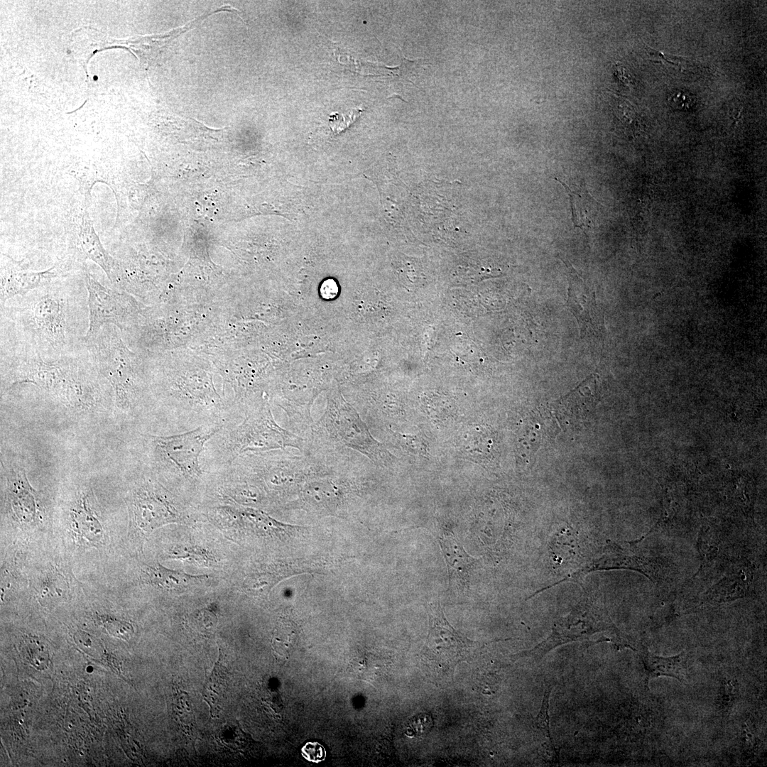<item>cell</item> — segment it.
Instances as JSON below:
<instances>
[{
    "label": "cell",
    "instance_id": "obj_1",
    "mask_svg": "<svg viewBox=\"0 0 767 767\" xmlns=\"http://www.w3.org/2000/svg\"><path fill=\"white\" fill-rule=\"evenodd\" d=\"M295 448L308 451V440L280 426L267 402L249 413L237 423L224 425L206 445L208 470L230 464L248 452Z\"/></svg>",
    "mask_w": 767,
    "mask_h": 767
},
{
    "label": "cell",
    "instance_id": "obj_2",
    "mask_svg": "<svg viewBox=\"0 0 767 767\" xmlns=\"http://www.w3.org/2000/svg\"><path fill=\"white\" fill-rule=\"evenodd\" d=\"M289 448L248 452L233 462L266 493L283 499L299 492L309 480L330 469L328 451L312 445L307 452Z\"/></svg>",
    "mask_w": 767,
    "mask_h": 767
},
{
    "label": "cell",
    "instance_id": "obj_3",
    "mask_svg": "<svg viewBox=\"0 0 767 767\" xmlns=\"http://www.w3.org/2000/svg\"><path fill=\"white\" fill-rule=\"evenodd\" d=\"M50 282L21 296L15 312L16 322L39 352L49 348L54 352H67L76 335L71 325L70 301Z\"/></svg>",
    "mask_w": 767,
    "mask_h": 767
},
{
    "label": "cell",
    "instance_id": "obj_4",
    "mask_svg": "<svg viewBox=\"0 0 767 767\" xmlns=\"http://www.w3.org/2000/svg\"><path fill=\"white\" fill-rule=\"evenodd\" d=\"M306 440L352 450L382 468L392 467L396 459L371 435L360 414L339 396L329 400L324 413L315 422Z\"/></svg>",
    "mask_w": 767,
    "mask_h": 767
},
{
    "label": "cell",
    "instance_id": "obj_5",
    "mask_svg": "<svg viewBox=\"0 0 767 767\" xmlns=\"http://www.w3.org/2000/svg\"><path fill=\"white\" fill-rule=\"evenodd\" d=\"M224 427L205 425L168 435H150L155 464L160 473L173 483L197 486L205 470L201 458L207 443Z\"/></svg>",
    "mask_w": 767,
    "mask_h": 767
},
{
    "label": "cell",
    "instance_id": "obj_6",
    "mask_svg": "<svg viewBox=\"0 0 767 767\" xmlns=\"http://www.w3.org/2000/svg\"><path fill=\"white\" fill-rule=\"evenodd\" d=\"M610 629L616 630L606 609L594 592L584 589L570 611L554 622L550 634L526 655L539 660L558 646L588 640L597 633Z\"/></svg>",
    "mask_w": 767,
    "mask_h": 767
},
{
    "label": "cell",
    "instance_id": "obj_7",
    "mask_svg": "<svg viewBox=\"0 0 767 767\" xmlns=\"http://www.w3.org/2000/svg\"><path fill=\"white\" fill-rule=\"evenodd\" d=\"M428 614L429 629L423 650L427 660L439 668L450 669L470 656L476 643L450 625L438 601L429 604Z\"/></svg>",
    "mask_w": 767,
    "mask_h": 767
},
{
    "label": "cell",
    "instance_id": "obj_8",
    "mask_svg": "<svg viewBox=\"0 0 767 767\" xmlns=\"http://www.w3.org/2000/svg\"><path fill=\"white\" fill-rule=\"evenodd\" d=\"M131 511L136 525L144 532L181 521L185 516L176 497L158 482L144 479L132 493Z\"/></svg>",
    "mask_w": 767,
    "mask_h": 767
},
{
    "label": "cell",
    "instance_id": "obj_9",
    "mask_svg": "<svg viewBox=\"0 0 767 767\" xmlns=\"http://www.w3.org/2000/svg\"><path fill=\"white\" fill-rule=\"evenodd\" d=\"M85 284L88 293V327L84 335V344L93 341L103 326L121 327L125 316L124 296L103 285L90 273L85 272Z\"/></svg>",
    "mask_w": 767,
    "mask_h": 767
},
{
    "label": "cell",
    "instance_id": "obj_10",
    "mask_svg": "<svg viewBox=\"0 0 767 767\" xmlns=\"http://www.w3.org/2000/svg\"><path fill=\"white\" fill-rule=\"evenodd\" d=\"M569 273V288L567 304L579 324L582 335L594 334L602 326V317L595 300L594 292L579 277L572 266L564 261Z\"/></svg>",
    "mask_w": 767,
    "mask_h": 767
},
{
    "label": "cell",
    "instance_id": "obj_11",
    "mask_svg": "<svg viewBox=\"0 0 767 767\" xmlns=\"http://www.w3.org/2000/svg\"><path fill=\"white\" fill-rule=\"evenodd\" d=\"M58 277L55 268L43 271L23 270L14 266L1 268V307L11 298L22 296Z\"/></svg>",
    "mask_w": 767,
    "mask_h": 767
},
{
    "label": "cell",
    "instance_id": "obj_12",
    "mask_svg": "<svg viewBox=\"0 0 767 767\" xmlns=\"http://www.w3.org/2000/svg\"><path fill=\"white\" fill-rule=\"evenodd\" d=\"M78 236L82 254L100 266L111 281L116 266L115 261L104 248L87 212L83 214Z\"/></svg>",
    "mask_w": 767,
    "mask_h": 767
},
{
    "label": "cell",
    "instance_id": "obj_13",
    "mask_svg": "<svg viewBox=\"0 0 767 767\" xmlns=\"http://www.w3.org/2000/svg\"><path fill=\"white\" fill-rule=\"evenodd\" d=\"M439 544L450 570L468 587L469 575L477 560L464 549L457 535L450 531H445L438 538Z\"/></svg>",
    "mask_w": 767,
    "mask_h": 767
},
{
    "label": "cell",
    "instance_id": "obj_14",
    "mask_svg": "<svg viewBox=\"0 0 767 767\" xmlns=\"http://www.w3.org/2000/svg\"><path fill=\"white\" fill-rule=\"evenodd\" d=\"M207 578L206 575H192L179 570L168 569L160 564L146 566L143 580L146 583L167 591H180L197 584Z\"/></svg>",
    "mask_w": 767,
    "mask_h": 767
},
{
    "label": "cell",
    "instance_id": "obj_15",
    "mask_svg": "<svg viewBox=\"0 0 767 767\" xmlns=\"http://www.w3.org/2000/svg\"><path fill=\"white\" fill-rule=\"evenodd\" d=\"M646 668L650 678L666 675L681 682L685 681L686 655L682 653L672 657H660L646 653L643 655Z\"/></svg>",
    "mask_w": 767,
    "mask_h": 767
},
{
    "label": "cell",
    "instance_id": "obj_16",
    "mask_svg": "<svg viewBox=\"0 0 767 767\" xmlns=\"http://www.w3.org/2000/svg\"><path fill=\"white\" fill-rule=\"evenodd\" d=\"M72 528L79 540L97 545L103 538L102 528L89 508L82 505L73 515Z\"/></svg>",
    "mask_w": 767,
    "mask_h": 767
},
{
    "label": "cell",
    "instance_id": "obj_17",
    "mask_svg": "<svg viewBox=\"0 0 767 767\" xmlns=\"http://www.w3.org/2000/svg\"><path fill=\"white\" fill-rule=\"evenodd\" d=\"M219 672V670L217 668L213 670L204 688V695L207 697L206 700L210 705L212 702L210 706L212 708L213 705L217 704V701H219V697L223 696L222 690L225 682Z\"/></svg>",
    "mask_w": 767,
    "mask_h": 767
},
{
    "label": "cell",
    "instance_id": "obj_18",
    "mask_svg": "<svg viewBox=\"0 0 767 767\" xmlns=\"http://www.w3.org/2000/svg\"><path fill=\"white\" fill-rule=\"evenodd\" d=\"M99 619L107 631L116 637L128 639L134 632L132 626L126 621L107 616H100Z\"/></svg>",
    "mask_w": 767,
    "mask_h": 767
},
{
    "label": "cell",
    "instance_id": "obj_19",
    "mask_svg": "<svg viewBox=\"0 0 767 767\" xmlns=\"http://www.w3.org/2000/svg\"><path fill=\"white\" fill-rule=\"evenodd\" d=\"M361 110L352 109L347 114L333 113L330 116V126L337 134L349 127L361 114Z\"/></svg>",
    "mask_w": 767,
    "mask_h": 767
},
{
    "label": "cell",
    "instance_id": "obj_20",
    "mask_svg": "<svg viewBox=\"0 0 767 767\" xmlns=\"http://www.w3.org/2000/svg\"><path fill=\"white\" fill-rule=\"evenodd\" d=\"M301 754L307 761L316 763L324 761L326 757L324 746L317 741L307 742L301 748Z\"/></svg>",
    "mask_w": 767,
    "mask_h": 767
},
{
    "label": "cell",
    "instance_id": "obj_21",
    "mask_svg": "<svg viewBox=\"0 0 767 767\" xmlns=\"http://www.w3.org/2000/svg\"><path fill=\"white\" fill-rule=\"evenodd\" d=\"M63 582H61L60 577L54 575H48L41 584V596L48 594L53 596L54 594L61 595L63 592Z\"/></svg>",
    "mask_w": 767,
    "mask_h": 767
},
{
    "label": "cell",
    "instance_id": "obj_22",
    "mask_svg": "<svg viewBox=\"0 0 767 767\" xmlns=\"http://www.w3.org/2000/svg\"><path fill=\"white\" fill-rule=\"evenodd\" d=\"M432 723L431 718L428 714H419L411 720L410 728L414 731L415 735H421L430 729Z\"/></svg>",
    "mask_w": 767,
    "mask_h": 767
},
{
    "label": "cell",
    "instance_id": "obj_23",
    "mask_svg": "<svg viewBox=\"0 0 767 767\" xmlns=\"http://www.w3.org/2000/svg\"><path fill=\"white\" fill-rule=\"evenodd\" d=\"M669 100L672 106L675 109H682L689 107L692 102L690 95L681 92L673 94Z\"/></svg>",
    "mask_w": 767,
    "mask_h": 767
},
{
    "label": "cell",
    "instance_id": "obj_24",
    "mask_svg": "<svg viewBox=\"0 0 767 767\" xmlns=\"http://www.w3.org/2000/svg\"><path fill=\"white\" fill-rule=\"evenodd\" d=\"M648 55H650V58L653 60L661 61V62L662 61H666V62H668L669 63L674 64V65H679L680 64L679 60L675 58V56L665 55V54H664V53H663L661 52H659L658 50H653V49L650 48H648Z\"/></svg>",
    "mask_w": 767,
    "mask_h": 767
}]
</instances>
